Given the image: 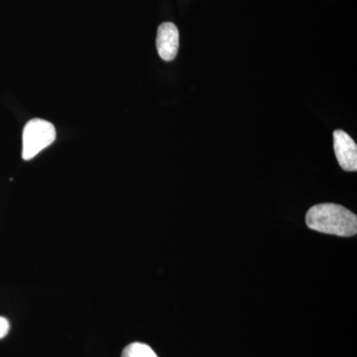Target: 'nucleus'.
Instances as JSON below:
<instances>
[{
	"instance_id": "obj_2",
	"label": "nucleus",
	"mask_w": 357,
	"mask_h": 357,
	"mask_svg": "<svg viewBox=\"0 0 357 357\" xmlns=\"http://www.w3.org/2000/svg\"><path fill=\"white\" fill-rule=\"evenodd\" d=\"M56 139L55 126L44 119H34L26 124L23 130L22 157L31 160Z\"/></svg>"
},
{
	"instance_id": "obj_4",
	"label": "nucleus",
	"mask_w": 357,
	"mask_h": 357,
	"mask_svg": "<svg viewBox=\"0 0 357 357\" xmlns=\"http://www.w3.org/2000/svg\"><path fill=\"white\" fill-rule=\"evenodd\" d=\"M157 51L160 58L171 62L177 56L178 50V30L172 22L162 23L157 32Z\"/></svg>"
},
{
	"instance_id": "obj_1",
	"label": "nucleus",
	"mask_w": 357,
	"mask_h": 357,
	"mask_svg": "<svg viewBox=\"0 0 357 357\" xmlns=\"http://www.w3.org/2000/svg\"><path fill=\"white\" fill-rule=\"evenodd\" d=\"M307 227L316 231L338 236H354L357 232V218L352 211L335 204L312 206L306 215Z\"/></svg>"
},
{
	"instance_id": "obj_6",
	"label": "nucleus",
	"mask_w": 357,
	"mask_h": 357,
	"mask_svg": "<svg viewBox=\"0 0 357 357\" xmlns=\"http://www.w3.org/2000/svg\"><path fill=\"white\" fill-rule=\"evenodd\" d=\"M9 330H10V324H9L8 319L0 317V340L6 337Z\"/></svg>"
},
{
	"instance_id": "obj_5",
	"label": "nucleus",
	"mask_w": 357,
	"mask_h": 357,
	"mask_svg": "<svg viewBox=\"0 0 357 357\" xmlns=\"http://www.w3.org/2000/svg\"><path fill=\"white\" fill-rule=\"evenodd\" d=\"M121 357H158L148 344L133 342L123 349Z\"/></svg>"
},
{
	"instance_id": "obj_3",
	"label": "nucleus",
	"mask_w": 357,
	"mask_h": 357,
	"mask_svg": "<svg viewBox=\"0 0 357 357\" xmlns=\"http://www.w3.org/2000/svg\"><path fill=\"white\" fill-rule=\"evenodd\" d=\"M333 148L340 167L344 171L357 170V145L351 136L344 130L333 132Z\"/></svg>"
}]
</instances>
